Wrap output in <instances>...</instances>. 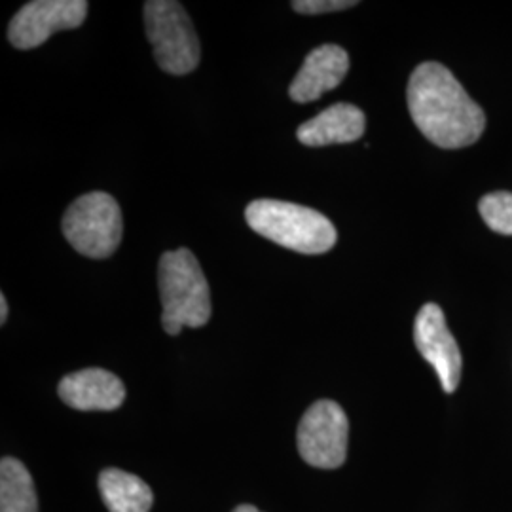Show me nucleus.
Segmentation results:
<instances>
[{
  "label": "nucleus",
  "mask_w": 512,
  "mask_h": 512,
  "mask_svg": "<svg viewBox=\"0 0 512 512\" xmlns=\"http://www.w3.org/2000/svg\"><path fill=\"white\" fill-rule=\"evenodd\" d=\"M245 220L258 236L302 255H323L338 239L325 215L296 203L256 200L247 205Z\"/></svg>",
  "instance_id": "nucleus-3"
},
{
  "label": "nucleus",
  "mask_w": 512,
  "mask_h": 512,
  "mask_svg": "<svg viewBox=\"0 0 512 512\" xmlns=\"http://www.w3.org/2000/svg\"><path fill=\"white\" fill-rule=\"evenodd\" d=\"M124 219L107 192H90L74 200L63 215V236L88 258H109L120 247Z\"/></svg>",
  "instance_id": "nucleus-5"
},
{
  "label": "nucleus",
  "mask_w": 512,
  "mask_h": 512,
  "mask_svg": "<svg viewBox=\"0 0 512 512\" xmlns=\"http://www.w3.org/2000/svg\"><path fill=\"white\" fill-rule=\"evenodd\" d=\"M349 71V55L336 44H323L308 54L294 76L289 95L294 103H311L336 90Z\"/></svg>",
  "instance_id": "nucleus-10"
},
{
  "label": "nucleus",
  "mask_w": 512,
  "mask_h": 512,
  "mask_svg": "<svg viewBox=\"0 0 512 512\" xmlns=\"http://www.w3.org/2000/svg\"><path fill=\"white\" fill-rule=\"evenodd\" d=\"M357 6L355 0H294L293 10L306 16L317 14H330V12H342Z\"/></svg>",
  "instance_id": "nucleus-15"
},
{
  "label": "nucleus",
  "mask_w": 512,
  "mask_h": 512,
  "mask_svg": "<svg viewBox=\"0 0 512 512\" xmlns=\"http://www.w3.org/2000/svg\"><path fill=\"white\" fill-rule=\"evenodd\" d=\"M99 494L109 512H150L154 495L145 480L122 469H105L99 475Z\"/></svg>",
  "instance_id": "nucleus-12"
},
{
  "label": "nucleus",
  "mask_w": 512,
  "mask_h": 512,
  "mask_svg": "<svg viewBox=\"0 0 512 512\" xmlns=\"http://www.w3.org/2000/svg\"><path fill=\"white\" fill-rule=\"evenodd\" d=\"M143 14L148 40L160 69L175 76L196 71L202 48L183 4L175 0H148Z\"/></svg>",
  "instance_id": "nucleus-4"
},
{
  "label": "nucleus",
  "mask_w": 512,
  "mask_h": 512,
  "mask_svg": "<svg viewBox=\"0 0 512 512\" xmlns=\"http://www.w3.org/2000/svg\"><path fill=\"white\" fill-rule=\"evenodd\" d=\"M8 319V302H6V296L0 294V323L4 325Z\"/></svg>",
  "instance_id": "nucleus-16"
},
{
  "label": "nucleus",
  "mask_w": 512,
  "mask_h": 512,
  "mask_svg": "<svg viewBox=\"0 0 512 512\" xmlns=\"http://www.w3.org/2000/svg\"><path fill=\"white\" fill-rule=\"evenodd\" d=\"M365 128L363 110L351 103H336L302 124L296 131V137L304 147L346 145L359 141Z\"/></svg>",
  "instance_id": "nucleus-11"
},
{
  "label": "nucleus",
  "mask_w": 512,
  "mask_h": 512,
  "mask_svg": "<svg viewBox=\"0 0 512 512\" xmlns=\"http://www.w3.org/2000/svg\"><path fill=\"white\" fill-rule=\"evenodd\" d=\"M349 421L334 401H317L302 416L296 442L302 459L317 469H338L348 456Z\"/></svg>",
  "instance_id": "nucleus-6"
},
{
  "label": "nucleus",
  "mask_w": 512,
  "mask_h": 512,
  "mask_svg": "<svg viewBox=\"0 0 512 512\" xmlns=\"http://www.w3.org/2000/svg\"><path fill=\"white\" fill-rule=\"evenodd\" d=\"M478 211L484 222L503 236H512V194L511 192H492L486 194L480 203Z\"/></svg>",
  "instance_id": "nucleus-14"
},
{
  "label": "nucleus",
  "mask_w": 512,
  "mask_h": 512,
  "mask_svg": "<svg viewBox=\"0 0 512 512\" xmlns=\"http://www.w3.org/2000/svg\"><path fill=\"white\" fill-rule=\"evenodd\" d=\"M234 512H260L256 507H253V505H239V507H236L234 509Z\"/></svg>",
  "instance_id": "nucleus-17"
},
{
  "label": "nucleus",
  "mask_w": 512,
  "mask_h": 512,
  "mask_svg": "<svg viewBox=\"0 0 512 512\" xmlns=\"http://www.w3.org/2000/svg\"><path fill=\"white\" fill-rule=\"evenodd\" d=\"M86 16V0H33L10 21L8 38L18 50H33L59 31L78 29Z\"/></svg>",
  "instance_id": "nucleus-7"
},
{
  "label": "nucleus",
  "mask_w": 512,
  "mask_h": 512,
  "mask_svg": "<svg viewBox=\"0 0 512 512\" xmlns=\"http://www.w3.org/2000/svg\"><path fill=\"white\" fill-rule=\"evenodd\" d=\"M57 393L61 401L82 412H110L120 408L126 399L124 382L103 368H86L65 376Z\"/></svg>",
  "instance_id": "nucleus-9"
},
{
  "label": "nucleus",
  "mask_w": 512,
  "mask_h": 512,
  "mask_svg": "<svg viewBox=\"0 0 512 512\" xmlns=\"http://www.w3.org/2000/svg\"><path fill=\"white\" fill-rule=\"evenodd\" d=\"M406 97L416 128L437 147H471L484 133V112L440 63L427 61L416 67Z\"/></svg>",
  "instance_id": "nucleus-1"
},
{
  "label": "nucleus",
  "mask_w": 512,
  "mask_h": 512,
  "mask_svg": "<svg viewBox=\"0 0 512 512\" xmlns=\"http://www.w3.org/2000/svg\"><path fill=\"white\" fill-rule=\"evenodd\" d=\"M162 325L177 336L183 327L200 329L211 319V293L198 258L188 249L167 251L158 264Z\"/></svg>",
  "instance_id": "nucleus-2"
},
{
  "label": "nucleus",
  "mask_w": 512,
  "mask_h": 512,
  "mask_svg": "<svg viewBox=\"0 0 512 512\" xmlns=\"http://www.w3.org/2000/svg\"><path fill=\"white\" fill-rule=\"evenodd\" d=\"M414 342L421 357L435 368L442 389L446 393H454L461 380V351L456 338L446 325L444 311L440 306L429 302L425 304L414 323Z\"/></svg>",
  "instance_id": "nucleus-8"
},
{
  "label": "nucleus",
  "mask_w": 512,
  "mask_h": 512,
  "mask_svg": "<svg viewBox=\"0 0 512 512\" xmlns=\"http://www.w3.org/2000/svg\"><path fill=\"white\" fill-rule=\"evenodd\" d=\"M0 512H38L33 476L16 458L0 463Z\"/></svg>",
  "instance_id": "nucleus-13"
}]
</instances>
